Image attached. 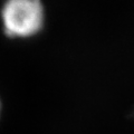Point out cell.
I'll return each instance as SVG.
<instances>
[{
	"instance_id": "1",
	"label": "cell",
	"mask_w": 134,
	"mask_h": 134,
	"mask_svg": "<svg viewBox=\"0 0 134 134\" xmlns=\"http://www.w3.org/2000/svg\"><path fill=\"white\" fill-rule=\"evenodd\" d=\"M1 20L6 36L27 38L43 29L45 8L41 0H6Z\"/></svg>"
}]
</instances>
